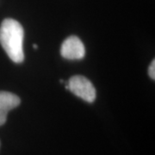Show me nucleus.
I'll return each instance as SVG.
<instances>
[{"instance_id":"nucleus-4","label":"nucleus","mask_w":155,"mask_h":155,"mask_svg":"<svg viewBox=\"0 0 155 155\" xmlns=\"http://www.w3.org/2000/svg\"><path fill=\"white\" fill-rule=\"evenodd\" d=\"M21 100L17 95L8 91H0V126L7 120L8 112L20 104Z\"/></svg>"},{"instance_id":"nucleus-2","label":"nucleus","mask_w":155,"mask_h":155,"mask_svg":"<svg viewBox=\"0 0 155 155\" xmlns=\"http://www.w3.org/2000/svg\"><path fill=\"white\" fill-rule=\"evenodd\" d=\"M66 89L71 91L74 95L88 103H92L96 99V89L92 83L84 76H73L66 85Z\"/></svg>"},{"instance_id":"nucleus-6","label":"nucleus","mask_w":155,"mask_h":155,"mask_svg":"<svg viewBox=\"0 0 155 155\" xmlns=\"http://www.w3.org/2000/svg\"><path fill=\"white\" fill-rule=\"evenodd\" d=\"M33 48H35V49H37V48H38V46H37V44H34Z\"/></svg>"},{"instance_id":"nucleus-5","label":"nucleus","mask_w":155,"mask_h":155,"mask_svg":"<svg viewBox=\"0 0 155 155\" xmlns=\"http://www.w3.org/2000/svg\"><path fill=\"white\" fill-rule=\"evenodd\" d=\"M148 74H149L150 78L152 79L155 78V61H152V63L150 64L149 68H148Z\"/></svg>"},{"instance_id":"nucleus-3","label":"nucleus","mask_w":155,"mask_h":155,"mask_svg":"<svg viewBox=\"0 0 155 155\" xmlns=\"http://www.w3.org/2000/svg\"><path fill=\"white\" fill-rule=\"evenodd\" d=\"M61 54L67 60H81L84 57L85 48L81 40L77 36H69L61 45Z\"/></svg>"},{"instance_id":"nucleus-1","label":"nucleus","mask_w":155,"mask_h":155,"mask_svg":"<svg viewBox=\"0 0 155 155\" xmlns=\"http://www.w3.org/2000/svg\"><path fill=\"white\" fill-rule=\"evenodd\" d=\"M24 31L17 20L6 18L0 26V43L11 61L21 63L24 60L22 42Z\"/></svg>"}]
</instances>
